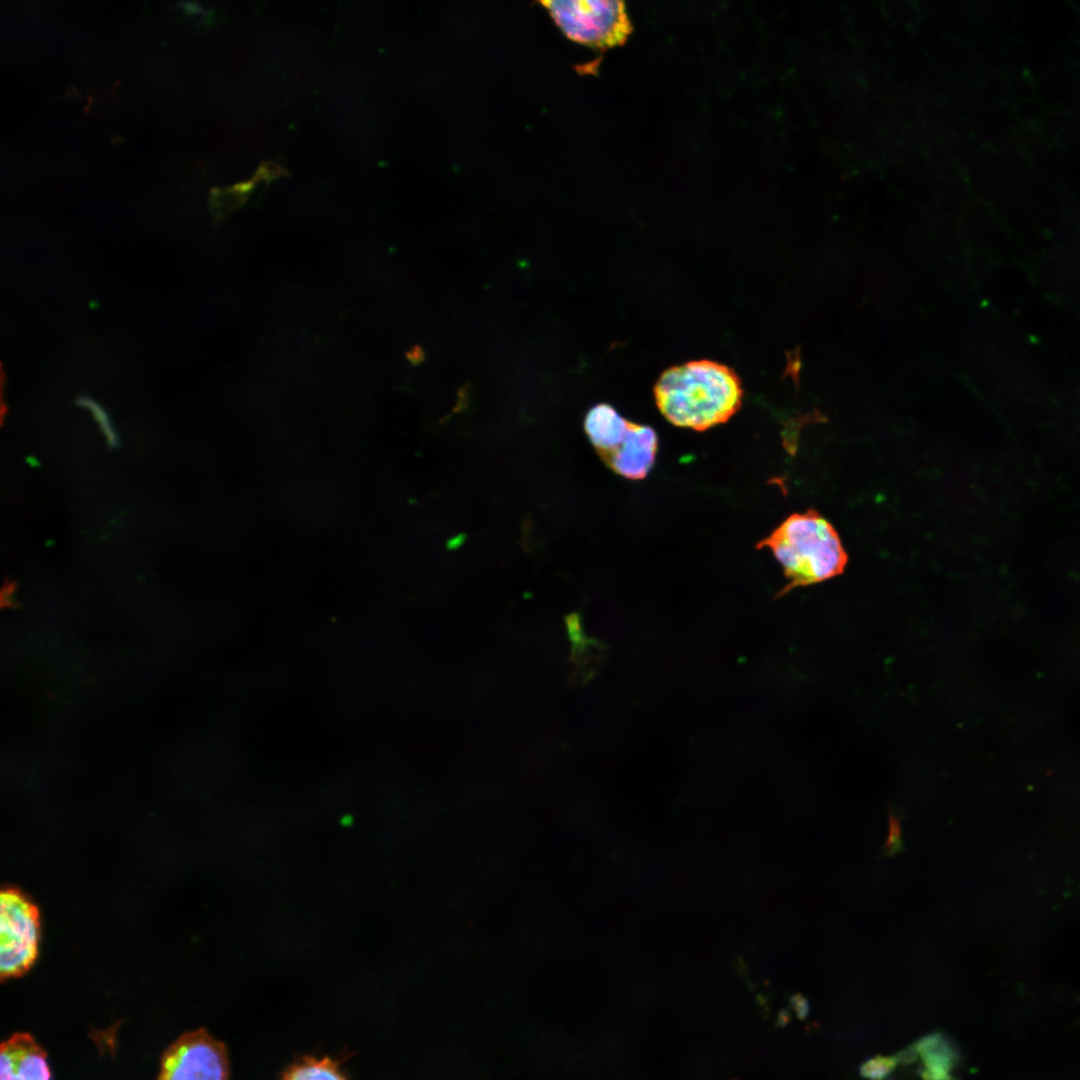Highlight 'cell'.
I'll use <instances>...</instances> for the list:
<instances>
[{
    "instance_id": "1",
    "label": "cell",
    "mask_w": 1080,
    "mask_h": 1080,
    "mask_svg": "<svg viewBox=\"0 0 1080 1080\" xmlns=\"http://www.w3.org/2000/svg\"><path fill=\"white\" fill-rule=\"evenodd\" d=\"M661 414L673 425L705 431L727 422L741 407L736 372L712 360H693L662 372L654 386Z\"/></svg>"
},
{
    "instance_id": "2",
    "label": "cell",
    "mask_w": 1080,
    "mask_h": 1080,
    "mask_svg": "<svg viewBox=\"0 0 1080 1080\" xmlns=\"http://www.w3.org/2000/svg\"><path fill=\"white\" fill-rule=\"evenodd\" d=\"M756 548H768L783 568L788 582L777 597L835 578L849 562L837 530L815 509L791 514Z\"/></svg>"
},
{
    "instance_id": "3",
    "label": "cell",
    "mask_w": 1080,
    "mask_h": 1080,
    "mask_svg": "<svg viewBox=\"0 0 1080 1080\" xmlns=\"http://www.w3.org/2000/svg\"><path fill=\"white\" fill-rule=\"evenodd\" d=\"M556 25L572 41L608 48L625 41L631 32L621 1H543Z\"/></svg>"
},
{
    "instance_id": "4",
    "label": "cell",
    "mask_w": 1080,
    "mask_h": 1080,
    "mask_svg": "<svg viewBox=\"0 0 1080 1080\" xmlns=\"http://www.w3.org/2000/svg\"><path fill=\"white\" fill-rule=\"evenodd\" d=\"M40 926L34 905L9 889L0 895V972L2 978L20 976L33 964Z\"/></svg>"
},
{
    "instance_id": "5",
    "label": "cell",
    "mask_w": 1080,
    "mask_h": 1080,
    "mask_svg": "<svg viewBox=\"0 0 1080 1080\" xmlns=\"http://www.w3.org/2000/svg\"><path fill=\"white\" fill-rule=\"evenodd\" d=\"M155 1080H229L225 1044L202 1028L181 1035L163 1052Z\"/></svg>"
},
{
    "instance_id": "6",
    "label": "cell",
    "mask_w": 1080,
    "mask_h": 1080,
    "mask_svg": "<svg viewBox=\"0 0 1080 1080\" xmlns=\"http://www.w3.org/2000/svg\"><path fill=\"white\" fill-rule=\"evenodd\" d=\"M657 450L656 431L648 425L631 422L622 443L602 460L616 474L630 480H640L653 467Z\"/></svg>"
},
{
    "instance_id": "7",
    "label": "cell",
    "mask_w": 1080,
    "mask_h": 1080,
    "mask_svg": "<svg viewBox=\"0 0 1080 1080\" xmlns=\"http://www.w3.org/2000/svg\"><path fill=\"white\" fill-rule=\"evenodd\" d=\"M0 1080H51L46 1052L28 1033H15L1 1044Z\"/></svg>"
},
{
    "instance_id": "8",
    "label": "cell",
    "mask_w": 1080,
    "mask_h": 1080,
    "mask_svg": "<svg viewBox=\"0 0 1080 1080\" xmlns=\"http://www.w3.org/2000/svg\"><path fill=\"white\" fill-rule=\"evenodd\" d=\"M631 421L607 403L594 405L586 413L584 430L600 457L614 451L624 440Z\"/></svg>"
},
{
    "instance_id": "9",
    "label": "cell",
    "mask_w": 1080,
    "mask_h": 1080,
    "mask_svg": "<svg viewBox=\"0 0 1080 1080\" xmlns=\"http://www.w3.org/2000/svg\"><path fill=\"white\" fill-rule=\"evenodd\" d=\"M923 1068L922 1080H946L959 1060V1052L945 1034L933 1032L922 1036L912 1044Z\"/></svg>"
},
{
    "instance_id": "10",
    "label": "cell",
    "mask_w": 1080,
    "mask_h": 1080,
    "mask_svg": "<svg viewBox=\"0 0 1080 1080\" xmlns=\"http://www.w3.org/2000/svg\"><path fill=\"white\" fill-rule=\"evenodd\" d=\"M280 1080H348L339 1063L330 1057L304 1056L283 1072Z\"/></svg>"
},
{
    "instance_id": "11",
    "label": "cell",
    "mask_w": 1080,
    "mask_h": 1080,
    "mask_svg": "<svg viewBox=\"0 0 1080 1080\" xmlns=\"http://www.w3.org/2000/svg\"><path fill=\"white\" fill-rule=\"evenodd\" d=\"M75 403L80 407L89 409L94 419L98 422L101 431L105 435L108 447L110 449H117L121 446L120 438L111 422V419L108 413L100 404H98L91 397L84 395L78 397Z\"/></svg>"
},
{
    "instance_id": "12",
    "label": "cell",
    "mask_w": 1080,
    "mask_h": 1080,
    "mask_svg": "<svg viewBox=\"0 0 1080 1080\" xmlns=\"http://www.w3.org/2000/svg\"><path fill=\"white\" fill-rule=\"evenodd\" d=\"M898 1064L896 1054L893 1056L876 1055L861 1064L859 1074L866 1080H885Z\"/></svg>"
},
{
    "instance_id": "13",
    "label": "cell",
    "mask_w": 1080,
    "mask_h": 1080,
    "mask_svg": "<svg viewBox=\"0 0 1080 1080\" xmlns=\"http://www.w3.org/2000/svg\"><path fill=\"white\" fill-rule=\"evenodd\" d=\"M251 186V183H245L236 185L225 191H217L212 199L217 212L221 210V207H224L223 211H230L232 208L240 205L244 201Z\"/></svg>"
},
{
    "instance_id": "14",
    "label": "cell",
    "mask_w": 1080,
    "mask_h": 1080,
    "mask_svg": "<svg viewBox=\"0 0 1080 1080\" xmlns=\"http://www.w3.org/2000/svg\"><path fill=\"white\" fill-rule=\"evenodd\" d=\"M902 850L901 821L896 814L891 812L889 814L888 837L884 844V852L886 856H893Z\"/></svg>"
},
{
    "instance_id": "15",
    "label": "cell",
    "mask_w": 1080,
    "mask_h": 1080,
    "mask_svg": "<svg viewBox=\"0 0 1080 1080\" xmlns=\"http://www.w3.org/2000/svg\"><path fill=\"white\" fill-rule=\"evenodd\" d=\"M17 588H18V583L17 582L10 581L8 578L5 579V583H4L3 588L1 590V607L2 608H5V607L17 608L19 606V604H18V602L16 600Z\"/></svg>"
},
{
    "instance_id": "16",
    "label": "cell",
    "mask_w": 1080,
    "mask_h": 1080,
    "mask_svg": "<svg viewBox=\"0 0 1080 1080\" xmlns=\"http://www.w3.org/2000/svg\"><path fill=\"white\" fill-rule=\"evenodd\" d=\"M800 348H797L792 353L788 354V365L786 374H791L796 385L799 383V370H800Z\"/></svg>"
},
{
    "instance_id": "17",
    "label": "cell",
    "mask_w": 1080,
    "mask_h": 1080,
    "mask_svg": "<svg viewBox=\"0 0 1080 1080\" xmlns=\"http://www.w3.org/2000/svg\"><path fill=\"white\" fill-rule=\"evenodd\" d=\"M281 174V168L274 163H264L259 168L256 179H271Z\"/></svg>"
}]
</instances>
